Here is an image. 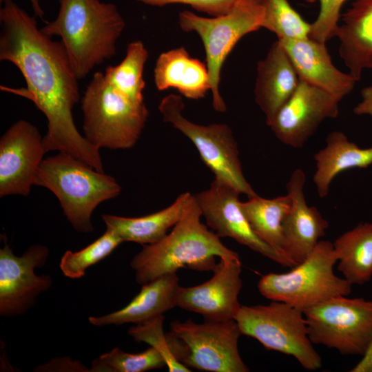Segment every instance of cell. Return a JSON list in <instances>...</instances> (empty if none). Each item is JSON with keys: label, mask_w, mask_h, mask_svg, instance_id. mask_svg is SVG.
Wrapping results in <instances>:
<instances>
[{"label": "cell", "mask_w": 372, "mask_h": 372, "mask_svg": "<svg viewBox=\"0 0 372 372\" xmlns=\"http://www.w3.org/2000/svg\"><path fill=\"white\" fill-rule=\"evenodd\" d=\"M0 8V60L9 61L21 72L26 89L12 92L32 101L47 119L43 136L45 152H65L103 171L99 148L78 131L72 109L80 100L78 80L66 51L53 41L12 0Z\"/></svg>", "instance_id": "obj_1"}, {"label": "cell", "mask_w": 372, "mask_h": 372, "mask_svg": "<svg viewBox=\"0 0 372 372\" xmlns=\"http://www.w3.org/2000/svg\"><path fill=\"white\" fill-rule=\"evenodd\" d=\"M56 19L41 30L61 38L73 70L82 79L116 54V43L125 27L117 7L99 0H59Z\"/></svg>", "instance_id": "obj_2"}, {"label": "cell", "mask_w": 372, "mask_h": 372, "mask_svg": "<svg viewBox=\"0 0 372 372\" xmlns=\"http://www.w3.org/2000/svg\"><path fill=\"white\" fill-rule=\"evenodd\" d=\"M201 211L195 195L180 220L161 240L144 245L130 262L136 281L148 283L182 267L213 271L215 257L238 258L214 232L200 222Z\"/></svg>", "instance_id": "obj_3"}, {"label": "cell", "mask_w": 372, "mask_h": 372, "mask_svg": "<svg viewBox=\"0 0 372 372\" xmlns=\"http://www.w3.org/2000/svg\"><path fill=\"white\" fill-rule=\"evenodd\" d=\"M34 185L43 187L56 196L67 220L81 233L93 231L94 210L121 192L114 178L65 152L43 158Z\"/></svg>", "instance_id": "obj_4"}, {"label": "cell", "mask_w": 372, "mask_h": 372, "mask_svg": "<svg viewBox=\"0 0 372 372\" xmlns=\"http://www.w3.org/2000/svg\"><path fill=\"white\" fill-rule=\"evenodd\" d=\"M84 137L98 148L125 149L138 141L149 111L116 91L101 72L94 73L81 100Z\"/></svg>", "instance_id": "obj_5"}, {"label": "cell", "mask_w": 372, "mask_h": 372, "mask_svg": "<svg viewBox=\"0 0 372 372\" xmlns=\"http://www.w3.org/2000/svg\"><path fill=\"white\" fill-rule=\"evenodd\" d=\"M338 260L333 243L320 240L311 254L290 271L262 276L258 289L269 300L287 303L302 311L329 298L347 296L352 285L334 273Z\"/></svg>", "instance_id": "obj_6"}, {"label": "cell", "mask_w": 372, "mask_h": 372, "mask_svg": "<svg viewBox=\"0 0 372 372\" xmlns=\"http://www.w3.org/2000/svg\"><path fill=\"white\" fill-rule=\"evenodd\" d=\"M262 0H239L229 12L218 17H201L188 10L178 14L180 28L197 33L204 45L212 105L216 112L223 113L227 109L219 90L223 63L242 37L262 28Z\"/></svg>", "instance_id": "obj_7"}, {"label": "cell", "mask_w": 372, "mask_h": 372, "mask_svg": "<svg viewBox=\"0 0 372 372\" xmlns=\"http://www.w3.org/2000/svg\"><path fill=\"white\" fill-rule=\"evenodd\" d=\"M234 320L242 335L255 338L265 349L293 356L306 370L322 366L302 310L279 301L267 305H241Z\"/></svg>", "instance_id": "obj_8"}, {"label": "cell", "mask_w": 372, "mask_h": 372, "mask_svg": "<svg viewBox=\"0 0 372 372\" xmlns=\"http://www.w3.org/2000/svg\"><path fill=\"white\" fill-rule=\"evenodd\" d=\"M184 107L182 97L173 94L165 96L158 105L163 121L194 143L215 179L248 198L258 195L244 176L238 145L231 128L224 123H194L183 116Z\"/></svg>", "instance_id": "obj_9"}, {"label": "cell", "mask_w": 372, "mask_h": 372, "mask_svg": "<svg viewBox=\"0 0 372 372\" xmlns=\"http://www.w3.org/2000/svg\"><path fill=\"white\" fill-rule=\"evenodd\" d=\"M308 334L343 355H364L372 343V301L333 297L304 311Z\"/></svg>", "instance_id": "obj_10"}, {"label": "cell", "mask_w": 372, "mask_h": 372, "mask_svg": "<svg viewBox=\"0 0 372 372\" xmlns=\"http://www.w3.org/2000/svg\"><path fill=\"white\" fill-rule=\"evenodd\" d=\"M170 327L187 347V355L183 361L187 367L211 372L249 371L238 351L242 334L235 320L203 324L176 320Z\"/></svg>", "instance_id": "obj_11"}, {"label": "cell", "mask_w": 372, "mask_h": 372, "mask_svg": "<svg viewBox=\"0 0 372 372\" xmlns=\"http://www.w3.org/2000/svg\"><path fill=\"white\" fill-rule=\"evenodd\" d=\"M49 249L34 245L20 257L6 242L0 249V315H22L32 307L40 293L50 288L49 275L37 276L34 269L45 265Z\"/></svg>", "instance_id": "obj_12"}, {"label": "cell", "mask_w": 372, "mask_h": 372, "mask_svg": "<svg viewBox=\"0 0 372 372\" xmlns=\"http://www.w3.org/2000/svg\"><path fill=\"white\" fill-rule=\"evenodd\" d=\"M240 194L232 187L214 178L207 189L195 197L207 225L218 237L231 238L280 265L293 267L253 230L241 209Z\"/></svg>", "instance_id": "obj_13"}, {"label": "cell", "mask_w": 372, "mask_h": 372, "mask_svg": "<svg viewBox=\"0 0 372 372\" xmlns=\"http://www.w3.org/2000/svg\"><path fill=\"white\" fill-rule=\"evenodd\" d=\"M339 102L324 90L300 79L291 97L267 125L281 143L301 148L325 119L338 116Z\"/></svg>", "instance_id": "obj_14"}, {"label": "cell", "mask_w": 372, "mask_h": 372, "mask_svg": "<svg viewBox=\"0 0 372 372\" xmlns=\"http://www.w3.org/2000/svg\"><path fill=\"white\" fill-rule=\"evenodd\" d=\"M45 153L36 126L25 120L12 125L0 139V197L28 196Z\"/></svg>", "instance_id": "obj_15"}, {"label": "cell", "mask_w": 372, "mask_h": 372, "mask_svg": "<svg viewBox=\"0 0 372 372\" xmlns=\"http://www.w3.org/2000/svg\"><path fill=\"white\" fill-rule=\"evenodd\" d=\"M207 282L189 287H180L176 307L202 315L205 321L234 320L240 307L238 297L242 288L240 258H221Z\"/></svg>", "instance_id": "obj_16"}, {"label": "cell", "mask_w": 372, "mask_h": 372, "mask_svg": "<svg viewBox=\"0 0 372 372\" xmlns=\"http://www.w3.org/2000/svg\"><path fill=\"white\" fill-rule=\"evenodd\" d=\"M305 181L304 171L298 168L286 185L291 205L282 223L284 253L293 267L311 254L329 227L319 210L307 205L304 192Z\"/></svg>", "instance_id": "obj_17"}, {"label": "cell", "mask_w": 372, "mask_h": 372, "mask_svg": "<svg viewBox=\"0 0 372 372\" xmlns=\"http://www.w3.org/2000/svg\"><path fill=\"white\" fill-rule=\"evenodd\" d=\"M290 58L300 79L328 92L340 101L353 89L356 80L336 68L325 43L309 37L278 39Z\"/></svg>", "instance_id": "obj_18"}, {"label": "cell", "mask_w": 372, "mask_h": 372, "mask_svg": "<svg viewBox=\"0 0 372 372\" xmlns=\"http://www.w3.org/2000/svg\"><path fill=\"white\" fill-rule=\"evenodd\" d=\"M300 79L286 51L278 40L257 65L255 101L268 123L288 101Z\"/></svg>", "instance_id": "obj_19"}, {"label": "cell", "mask_w": 372, "mask_h": 372, "mask_svg": "<svg viewBox=\"0 0 372 372\" xmlns=\"http://www.w3.org/2000/svg\"><path fill=\"white\" fill-rule=\"evenodd\" d=\"M179 287L176 273L163 275L143 285L138 294L125 307L105 316L90 317L89 322L96 327L143 324L176 307Z\"/></svg>", "instance_id": "obj_20"}, {"label": "cell", "mask_w": 372, "mask_h": 372, "mask_svg": "<svg viewBox=\"0 0 372 372\" xmlns=\"http://www.w3.org/2000/svg\"><path fill=\"white\" fill-rule=\"evenodd\" d=\"M342 20L336 34L339 54L358 81L364 70L372 68V0H355Z\"/></svg>", "instance_id": "obj_21"}, {"label": "cell", "mask_w": 372, "mask_h": 372, "mask_svg": "<svg viewBox=\"0 0 372 372\" xmlns=\"http://www.w3.org/2000/svg\"><path fill=\"white\" fill-rule=\"evenodd\" d=\"M154 74L158 90L175 88L187 99H202L211 89L206 63L191 57L183 47L161 53Z\"/></svg>", "instance_id": "obj_22"}, {"label": "cell", "mask_w": 372, "mask_h": 372, "mask_svg": "<svg viewBox=\"0 0 372 372\" xmlns=\"http://www.w3.org/2000/svg\"><path fill=\"white\" fill-rule=\"evenodd\" d=\"M193 197L189 192L183 193L167 207L141 217L102 214L101 218L106 228L112 231L123 242L150 245L163 238L168 229L176 225Z\"/></svg>", "instance_id": "obj_23"}, {"label": "cell", "mask_w": 372, "mask_h": 372, "mask_svg": "<svg viewBox=\"0 0 372 372\" xmlns=\"http://www.w3.org/2000/svg\"><path fill=\"white\" fill-rule=\"evenodd\" d=\"M316 171L313 182L320 198H325L333 179L352 168H366L372 165V147L362 148L342 132L328 134L326 145L314 156Z\"/></svg>", "instance_id": "obj_24"}, {"label": "cell", "mask_w": 372, "mask_h": 372, "mask_svg": "<svg viewBox=\"0 0 372 372\" xmlns=\"http://www.w3.org/2000/svg\"><path fill=\"white\" fill-rule=\"evenodd\" d=\"M338 269L351 285H363L372 278V223H362L340 235L333 243Z\"/></svg>", "instance_id": "obj_25"}, {"label": "cell", "mask_w": 372, "mask_h": 372, "mask_svg": "<svg viewBox=\"0 0 372 372\" xmlns=\"http://www.w3.org/2000/svg\"><path fill=\"white\" fill-rule=\"evenodd\" d=\"M291 205L288 194L273 198L256 195L248 198L247 201H240L241 209L255 233L287 259L284 253L282 223Z\"/></svg>", "instance_id": "obj_26"}, {"label": "cell", "mask_w": 372, "mask_h": 372, "mask_svg": "<svg viewBox=\"0 0 372 372\" xmlns=\"http://www.w3.org/2000/svg\"><path fill=\"white\" fill-rule=\"evenodd\" d=\"M148 55L141 41H132L128 44L122 61L107 67L104 73L107 82L116 91L136 103H144L143 70Z\"/></svg>", "instance_id": "obj_27"}, {"label": "cell", "mask_w": 372, "mask_h": 372, "mask_svg": "<svg viewBox=\"0 0 372 372\" xmlns=\"http://www.w3.org/2000/svg\"><path fill=\"white\" fill-rule=\"evenodd\" d=\"M163 315L158 316L146 322L137 324L128 330L134 341L145 342L158 349L164 356L166 366L170 372H190L183 364L188 353L186 345L171 331H163Z\"/></svg>", "instance_id": "obj_28"}, {"label": "cell", "mask_w": 372, "mask_h": 372, "mask_svg": "<svg viewBox=\"0 0 372 372\" xmlns=\"http://www.w3.org/2000/svg\"><path fill=\"white\" fill-rule=\"evenodd\" d=\"M262 28L275 33L278 39H300L309 37L311 25L291 6L288 0H262Z\"/></svg>", "instance_id": "obj_29"}, {"label": "cell", "mask_w": 372, "mask_h": 372, "mask_svg": "<svg viewBox=\"0 0 372 372\" xmlns=\"http://www.w3.org/2000/svg\"><path fill=\"white\" fill-rule=\"evenodd\" d=\"M166 366L164 356L151 347L139 353H130L116 347L92 361V372H143Z\"/></svg>", "instance_id": "obj_30"}, {"label": "cell", "mask_w": 372, "mask_h": 372, "mask_svg": "<svg viewBox=\"0 0 372 372\" xmlns=\"http://www.w3.org/2000/svg\"><path fill=\"white\" fill-rule=\"evenodd\" d=\"M122 242L116 234L106 228L103 235L83 249L65 251L61 259L60 269L68 278H80L88 267L108 256Z\"/></svg>", "instance_id": "obj_31"}, {"label": "cell", "mask_w": 372, "mask_h": 372, "mask_svg": "<svg viewBox=\"0 0 372 372\" xmlns=\"http://www.w3.org/2000/svg\"><path fill=\"white\" fill-rule=\"evenodd\" d=\"M347 0H320V8L316 21L311 24L309 37L325 43L336 36L341 17L340 10Z\"/></svg>", "instance_id": "obj_32"}, {"label": "cell", "mask_w": 372, "mask_h": 372, "mask_svg": "<svg viewBox=\"0 0 372 372\" xmlns=\"http://www.w3.org/2000/svg\"><path fill=\"white\" fill-rule=\"evenodd\" d=\"M152 6L163 7L170 4H184L197 11L218 17L229 12L239 0H136Z\"/></svg>", "instance_id": "obj_33"}, {"label": "cell", "mask_w": 372, "mask_h": 372, "mask_svg": "<svg viewBox=\"0 0 372 372\" xmlns=\"http://www.w3.org/2000/svg\"><path fill=\"white\" fill-rule=\"evenodd\" d=\"M362 101L354 107L357 115H369L372 118V85L361 91Z\"/></svg>", "instance_id": "obj_34"}, {"label": "cell", "mask_w": 372, "mask_h": 372, "mask_svg": "<svg viewBox=\"0 0 372 372\" xmlns=\"http://www.w3.org/2000/svg\"><path fill=\"white\" fill-rule=\"evenodd\" d=\"M362 359L350 371L351 372H372V343Z\"/></svg>", "instance_id": "obj_35"}, {"label": "cell", "mask_w": 372, "mask_h": 372, "mask_svg": "<svg viewBox=\"0 0 372 372\" xmlns=\"http://www.w3.org/2000/svg\"><path fill=\"white\" fill-rule=\"evenodd\" d=\"M3 1V0H0V3H1ZM32 8L34 11V14L35 17H39L44 23H46L43 19L44 17V11L42 8V7L40 5L39 0H30Z\"/></svg>", "instance_id": "obj_36"}]
</instances>
